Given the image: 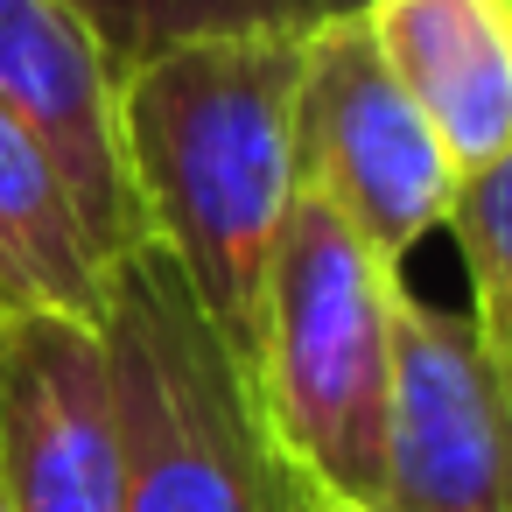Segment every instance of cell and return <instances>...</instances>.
Returning a JSON list of instances; mask_svg holds the SVG:
<instances>
[{
	"instance_id": "obj_1",
	"label": "cell",
	"mask_w": 512,
	"mask_h": 512,
	"mask_svg": "<svg viewBox=\"0 0 512 512\" xmlns=\"http://www.w3.org/2000/svg\"><path fill=\"white\" fill-rule=\"evenodd\" d=\"M302 29H218L120 64V155L148 246L176 260L246 365L260 281L295 204Z\"/></svg>"
},
{
	"instance_id": "obj_2",
	"label": "cell",
	"mask_w": 512,
	"mask_h": 512,
	"mask_svg": "<svg viewBox=\"0 0 512 512\" xmlns=\"http://www.w3.org/2000/svg\"><path fill=\"white\" fill-rule=\"evenodd\" d=\"M99 337L120 414V512H288L302 470L281 456L246 358L162 246L113 267Z\"/></svg>"
},
{
	"instance_id": "obj_3",
	"label": "cell",
	"mask_w": 512,
	"mask_h": 512,
	"mask_svg": "<svg viewBox=\"0 0 512 512\" xmlns=\"http://www.w3.org/2000/svg\"><path fill=\"white\" fill-rule=\"evenodd\" d=\"M393 274L323 197L295 190L253 323V393L281 456L358 505H379L386 386H393Z\"/></svg>"
},
{
	"instance_id": "obj_4",
	"label": "cell",
	"mask_w": 512,
	"mask_h": 512,
	"mask_svg": "<svg viewBox=\"0 0 512 512\" xmlns=\"http://www.w3.org/2000/svg\"><path fill=\"white\" fill-rule=\"evenodd\" d=\"M456 169L421 120V106L379 64L358 8H330L302 29L295 85V190L323 197L393 274L442 232L456 204Z\"/></svg>"
},
{
	"instance_id": "obj_5",
	"label": "cell",
	"mask_w": 512,
	"mask_h": 512,
	"mask_svg": "<svg viewBox=\"0 0 512 512\" xmlns=\"http://www.w3.org/2000/svg\"><path fill=\"white\" fill-rule=\"evenodd\" d=\"M379 512H512V407L463 309L393 288Z\"/></svg>"
},
{
	"instance_id": "obj_6",
	"label": "cell",
	"mask_w": 512,
	"mask_h": 512,
	"mask_svg": "<svg viewBox=\"0 0 512 512\" xmlns=\"http://www.w3.org/2000/svg\"><path fill=\"white\" fill-rule=\"evenodd\" d=\"M0 512H120V414L99 323L0 316Z\"/></svg>"
},
{
	"instance_id": "obj_7",
	"label": "cell",
	"mask_w": 512,
	"mask_h": 512,
	"mask_svg": "<svg viewBox=\"0 0 512 512\" xmlns=\"http://www.w3.org/2000/svg\"><path fill=\"white\" fill-rule=\"evenodd\" d=\"M0 113L43 141L106 267L148 246L120 155V64L71 0H0Z\"/></svg>"
},
{
	"instance_id": "obj_8",
	"label": "cell",
	"mask_w": 512,
	"mask_h": 512,
	"mask_svg": "<svg viewBox=\"0 0 512 512\" xmlns=\"http://www.w3.org/2000/svg\"><path fill=\"white\" fill-rule=\"evenodd\" d=\"M456 176L512 148V0H351Z\"/></svg>"
},
{
	"instance_id": "obj_9",
	"label": "cell",
	"mask_w": 512,
	"mask_h": 512,
	"mask_svg": "<svg viewBox=\"0 0 512 512\" xmlns=\"http://www.w3.org/2000/svg\"><path fill=\"white\" fill-rule=\"evenodd\" d=\"M113 267L99 260L78 204L43 141L0 113V316H106Z\"/></svg>"
},
{
	"instance_id": "obj_10",
	"label": "cell",
	"mask_w": 512,
	"mask_h": 512,
	"mask_svg": "<svg viewBox=\"0 0 512 512\" xmlns=\"http://www.w3.org/2000/svg\"><path fill=\"white\" fill-rule=\"evenodd\" d=\"M442 232L456 239L463 274H470V309H463L470 337H477V351H484V365L512 407V148L491 169L456 183Z\"/></svg>"
},
{
	"instance_id": "obj_11",
	"label": "cell",
	"mask_w": 512,
	"mask_h": 512,
	"mask_svg": "<svg viewBox=\"0 0 512 512\" xmlns=\"http://www.w3.org/2000/svg\"><path fill=\"white\" fill-rule=\"evenodd\" d=\"M71 8L99 29L113 64H134L162 43L183 36H218V29H302L330 15L323 0H71Z\"/></svg>"
},
{
	"instance_id": "obj_12",
	"label": "cell",
	"mask_w": 512,
	"mask_h": 512,
	"mask_svg": "<svg viewBox=\"0 0 512 512\" xmlns=\"http://www.w3.org/2000/svg\"><path fill=\"white\" fill-rule=\"evenodd\" d=\"M323 8H351V0H323Z\"/></svg>"
}]
</instances>
